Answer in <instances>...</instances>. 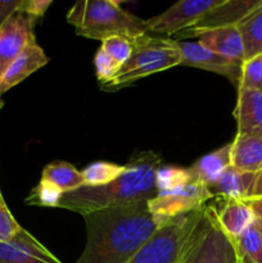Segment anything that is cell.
I'll return each mask as SVG.
<instances>
[{
  "mask_svg": "<svg viewBox=\"0 0 262 263\" xmlns=\"http://www.w3.org/2000/svg\"><path fill=\"white\" fill-rule=\"evenodd\" d=\"M231 143L225 144L221 148L200 157L192 167H189L190 177L193 182H198L204 186L211 187L221 175L231 166Z\"/></svg>",
  "mask_w": 262,
  "mask_h": 263,
  "instance_id": "obj_16",
  "label": "cell"
},
{
  "mask_svg": "<svg viewBox=\"0 0 262 263\" xmlns=\"http://www.w3.org/2000/svg\"><path fill=\"white\" fill-rule=\"evenodd\" d=\"M38 21L17 10L0 27V77L23 49L36 40L33 28Z\"/></svg>",
  "mask_w": 262,
  "mask_h": 263,
  "instance_id": "obj_10",
  "label": "cell"
},
{
  "mask_svg": "<svg viewBox=\"0 0 262 263\" xmlns=\"http://www.w3.org/2000/svg\"><path fill=\"white\" fill-rule=\"evenodd\" d=\"M161 166L162 158L154 152L136 154L126 163V171L115 181L66 193L58 208L86 216L108 208L148 202L158 194L156 174Z\"/></svg>",
  "mask_w": 262,
  "mask_h": 263,
  "instance_id": "obj_2",
  "label": "cell"
},
{
  "mask_svg": "<svg viewBox=\"0 0 262 263\" xmlns=\"http://www.w3.org/2000/svg\"><path fill=\"white\" fill-rule=\"evenodd\" d=\"M222 0H181L162 12L161 14L145 20L149 33L174 35L185 31L198 22L203 15Z\"/></svg>",
  "mask_w": 262,
  "mask_h": 263,
  "instance_id": "obj_8",
  "label": "cell"
},
{
  "mask_svg": "<svg viewBox=\"0 0 262 263\" xmlns=\"http://www.w3.org/2000/svg\"><path fill=\"white\" fill-rule=\"evenodd\" d=\"M21 2L22 0H0V27L10 15L20 9Z\"/></svg>",
  "mask_w": 262,
  "mask_h": 263,
  "instance_id": "obj_31",
  "label": "cell"
},
{
  "mask_svg": "<svg viewBox=\"0 0 262 263\" xmlns=\"http://www.w3.org/2000/svg\"><path fill=\"white\" fill-rule=\"evenodd\" d=\"M194 37H198V43L203 48L217 53L220 55L244 62V48L238 26L215 28L199 32Z\"/></svg>",
  "mask_w": 262,
  "mask_h": 263,
  "instance_id": "obj_15",
  "label": "cell"
},
{
  "mask_svg": "<svg viewBox=\"0 0 262 263\" xmlns=\"http://www.w3.org/2000/svg\"><path fill=\"white\" fill-rule=\"evenodd\" d=\"M86 244L74 263H127L162 228L148 202L108 208L84 216Z\"/></svg>",
  "mask_w": 262,
  "mask_h": 263,
  "instance_id": "obj_1",
  "label": "cell"
},
{
  "mask_svg": "<svg viewBox=\"0 0 262 263\" xmlns=\"http://www.w3.org/2000/svg\"><path fill=\"white\" fill-rule=\"evenodd\" d=\"M48 62L49 58L46 57L45 51L36 43V40L28 44L0 77V98L8 90L31 76L33 72L43 68Z\"/></svg>",
  "mask_w": 262,
  "mask_h": 263,
  "instance_id": "obj_13",
  "label": "cell"
},
{
  "mask_svg": "<svg viewBox=\"0 0 262 263\" xmlns=\"http://www.w3.org/2000/svg\"><path fill=\"white\" fill-rule=\"evenodd\" d=\"M257 225H258L259 230H261V233H262V220H258V218H257Z\"/></svg>",
  "mask_w": 262,
  "mask_h": 263,
  "instance_id": "obj_34",
  "label": "cell"
},
{
  "mask_svg": "<svg viewBox=\"0 0 262 263\" xmlns=\"http://www.w3.org/2000/svg\"><path fill=\"white\" fill-rule=\"evenodd\" d=\"M236 263H240V262H236Z\"/></svg>",
  "mask_w": 262,
  "mask_h": 263,
  "instance_id": "obj_36",
  "label": "cell"
},
{
  "mask_svg": "<svg viewBox=\"0 0 262 263\" xmlns=\"http://www.w3.org/2000/svg\"><path fill=\"white\" fill-rule=\"evenodd\" d=\"M126 171V164L98 161L90 163L82 172L86 186H102L115 181Z\"/></svg>",
  "mask_w": 262,
  "mask_h": 263,
  "instance_id": "obj_23",
  "label": "cell"
},
{
  "mask_svg": "<svg viewBox=\"0 0 262 263\" xmlns=\"http://www.w3.org/2000/svg\"><path fill=\"white\" fill-rule=\"evenodd\" d=\"M176 44L181 54V66L194 67L220 74L226 77L236 90L239 89L243 62L213 53L203 48L198 41L176 40Z\"/></svg>",
  "mask_w": 262,
  "mask_h": 263,
  "instance_id": "obj_9",
  "label": "cell"
},
{
  "mask_svg": "<svg viewBox=\"0 0 262 263\" xmlns=\"http://www.w3.org/2000/svg\"><path fill=\"white\" fill-rule=\"evenodd\" d=\"M94 66H95V73H97L98 80L102 82L103 85L108 84L112 79H115L116 74L120 71L121 66L116 63L103 49L99 48L97 51L94 58Z\"/></svg>",
  "mask_w": 262,
  "mask_h": 263,
  "instance_id": "obj_28",
  "label": "cell"
},
{
  "mask_svg": "<svg viewBox=\"0 0 262 263\" xmlns=\"http://www.w3.org/2000/svg\"><path fill=\"white\" fill-rule=\"evenodd\" d=\"M244 48V61L262 54V5L238 25Z\"/></svg>",
  "mask_w": 262,
  "mask_h": 263,
  "instance_id": "obj_21",
  "label": "cell"
},
{
  "mask_svg": "<svg viewBox=\"0 0 262 263\" xmlns=\"http://www.w3.org/2000/svg\"><path fill=\"white\" fill-rule=\"evenodd\" d=\"M192 182L190 172L188 168L176 166H166L162 164L156 174V186L158 193L169 192Z\"/></svg>",
  "mask_w": 262,
  "mask_h": 263,
  "instance_id": "obj_24",
  "label": "cell"
},
{
  "mask_svg": "<svg viewBox=\"0 0 262 263\" xmlns=\"http://www.w3.org/2000/svg\"><path fill=\"white\" fill-rule=\"evenodd\" d=\"M0 263H62L28 231L21 229L9 241L0 243Z\"/></svg>",
  "mask_w": 262,
  "mask_h": 263,
  "instance_id": "obj_12",
  "label": "cell"
},
{
  "mask_svg": "<svg viewBox=\"0 0 262 263\" xmlns=\"http://www.w3.org/2000/svg\"><path fill=\"white\" fill-rule=\"evenodd\" d=\"M67 21L79 36L105 40L112 36H123L135 40L146 35L145 20L127 12L115 0H82L68 10Z\"/></svg>",
  "mask_w": 262,
  "mask_h": 263,
  "instance_id": "obj_3",
  "label": "cell"
},
{
  "mask_svg": "<svg viewBox=\"0 0 262 263\" xmlns=\"http://www.w3.org/2000/svg\"><path fill=\"white\" fill-rule=\"evenodd\" d=\"M262 5V0H222L217 7L205 13L195 25L180 32L182 39L221 27L238 26L247 15Z\"/></svg>",
  "mask_w": 262,
  "mask_h": 263,
  "instance_id": "obj_11",
  "label": "cell"
},
{
  "mask_svg": "<svg viewBox=\"0 0 262 263\" xmlns=\"http://www.w3.org/2000/svg\"><path fill=\"white\" fill-rule=\"evenodd\" d=\"M256 174H248L229 166L220 179L210 189L213 197L218 195L225 200H248L253 189Z\"/></svg>",
  "mask_w": 262,
  "mask_h": 263,
  "instance_id": "obj_17",
  "label": "cell"
},
{
  "mask_svg": "<svg viewBox=\"0 0 262 263\" xmlns=\"http://www.w3.org/2000/svg\"><path fill=\"white\" fill-rule=\"evenodd\" d=\"M212 198L207 186L192 181L176 189L158 193L148 200V210L162 225H166L172 218L200 210Z\"/></svg>",
  "mask_w": 262,
  "mask_h": 263,
  "instance_id": "obj_7",
  "label": "cell"
},
{
  "mask_svg": "<svg viewBox=\"0 0 262 263\" xmlns=\"http://www.w3.org/2000/svg\"><path fill=\"white\" fill-rule=\"evenodd\" d=\"M40 180L53 185L63 194L86 186L82 172L77 171L71 163L63 161L49 163L44 168Z\"/></svg>",
  "mask_w": 262,
  "mask_h": 263,
  "instance_id": "obj_20",
  "label": "cell"
},
{
  "mask_svg": "<svg viewBox=\"0 0 262 263\" xmlns=\"http://www.w3.org/2000/svg\"><path fill=\"white\" fill-rule=\"evenodd\" d=\"M3 105H4V102H3V99H2V98H0V109H2V108H3Z\"/></svg>",
  "mask_w": 262,
  "mask_h": 263,
  "instance_id": "obj_35",
  "label": "cell"
},
{
  "mask_svg": "<svg viewBox=\"0 0 262 263\" xmlns=\"http://www.w3.org/2000/svg\"><path fill=\"white\" fill-rule=\"evenodd\" d=\"M239 89H252L262 91V54L243 62Z\"/></svg>",
  "mask_w": 262,
  "mask_h": 263,
  "instance_id": "obj_26",
  "label": "cell"
},
{
  "mask_svg": "<svg viewBox=\"0 0 262 263\" xmlns=\"http://www.w3.org/2000/svg\"><path fill=\"white\" fill-rule=\"evenodd\" d=\"M100 49H103L116 63L122 67L133 53V43L123 36H112L102 41Z\"/></svg>",
  "mask_w": 262,
  "mask_h": 263,
  "instance_id": "obj_27",
  "label": "cell"
},
{
  "mask_svg": "<svg viewBox=\"0 0 262 263\" xmlns=\"http://www.w3.org/2000/svg\"><path fill=\"white\" fill-rule=\"evenodd\" d=\"M217 220L223 233L235 240L257 218L251 205L244 200H225L222 210L217 211Z\"/></svg>",
  "mask_w": 262,
  "mask_h": 263,
  "instance_id": "obj_19",
  "label": "cell"
},
{
  "mask_svg": "<svg viewBox=\"0 0 262 263\" xmlns=\"http://www.w3.org/2000/svg\"><path fill=\"white\" fill-rule=\"evenodd\" d=\"M231 166L248 174H258L262 170V138L239 135L231 143Z\"/></svg>",
  "mask_w": 262,
  "mask_h": 263,
  "instance_id": "obj_18",
  "label": "cell"
},
{
  "mask_svg": "<svg viewBox=\"0 0 262 263\" xmlns=\"http://www.w3.org/2000/svg\"><path fill=\"white\" fill-rule=\"evenodd\" d=\"M133 53L120 68L115 79L103 85L105 89L128 86L146 76L166 71L181 63V54L176 40L143 35L131 41Z\"/></svg>",
  "mask_w": 262,
  "mask_h": 263,
  "instance_id": "obj_4",
  "label": "cell"
},
{
  "mask_svg": "<svg viewBox=\"0 0 262 263\" xmlns=\"http://www.w3.org/2000/svg\"><path fill=\"white\" fill-rule=\"evenodd\" d=\"M252 199H262V170L256 174V180H254L253 189H252L251 198L248 200Z\"/></svg>",
  "mask_w": 262,
  "mask_h": 263,
  "instance_id": "obj_32",
  "label": "cell"
},
{
  "mask_svg": "<svg viewBox=\"0 0 262 263\" xmlns=\"http://www.w3.org/2000/svg\"><path fill=\"white\" fill-rule=\"evenodd\" d=\"M249 205L253 210L256 218L262 220V199H252V200H246Z\"/></svg>",
  "mask_w": 262,
  "mask_h": 263,
  "instance_id": "obj_33",
  "label": "cell"
},
{
  "mask_svg": "<svg viewBox=\"0 0 262 263\" xmlns=\"http://www.w3.org/2000/svg\"><path fill=\"white\" fill-rule=\"evenodd\" d=\"M51 4H53L51 0H22L18 10L40 20Z\"/></svg>",
  "mask_w": 262,
  "mask_h": 263,
  "instance_id": "obj_30",
  "label": "cell"
},
{
  "mask_svg": "<svg viewBox=\"0 0 262 263\" xmlns=\"http://www.w3.org/2000/svg\"><path fill=\"white\" fill-rule=\"evenodd\" d=\"M62 197H63V193L59 192L53 185L40 180L39 184L31 190L26 203L28 205H35V207L58 208Z\"/></svg>",
  "mask_w": 262,
  "mask_h": 263,
  "instance_id": "obj_25",
  "label": "cell"
},
{
  "mask_svg": "<svg viewBox=\"0 0 262 263\" xmlns=\"http://www.w3.org/2000/svg\"><path fill=\"white\" fill-rule=\"evenodd\" d=\"M234 241L223 233L217 210L204 205L197 226L182 247L176 263H236Z\"/></svg>",
  "mask_w": 262,
  "mask_h": 263,
  "instance_id": "obj_5",
  "label": "cell"
},
{
  "mask_svg": "<svg viewBox=\"0 0 262 263\" xmlns=\"http://www.w3.org/2000/svg\"><path fill=\"white\" fill-rule=\"evenodd\" d=\"M234 241L238 262L262 263V233L256 222Z\"/></svg>",
  "mask_w": 262,
  "mask_h": 263,
  "instance_id": "obj_22",
  "label": "cell"
},
{
  "mask_svg": "<svg viewBox=\"0 0 262 263\" xmlns=\"http://www.w3.org/2000/svg\"><path fill=\"white\" fill-rule=\"evenodd\" d=\"M233 116L238 123L236 134L262 138V91L239 89Z\"/></svg>",
  "mask_w": 262,
  "mask_h": 263,
  "instance_id": "obj_14",
  "label": "cell"
},
{
  "mask_svg": "<svg viewBox=\"0 0 262 263\" xmlns=\"http://www.w3.org/2000/svg\"><path fill=\"white\" fill-rule=\"evenodd\" d=\"M21 229H22V226L13 217L12 212L5 204V200L3 198L2 192H0V243L9 241L10 239L17 235Z\"/></svg>",
  "mask_w": 262,
  "mask_h": 263,
  "instance_id": "obj_29",
  "label": "cell"
},
{
  "mask_svg": "<svg viewBox=\"0 0 262 263\" xmlns=\"http://www.w3.org/2000/svg\"><path fill=\"white\" fill-rule=\"evenodd\" d=\"M203 208L169 221L127 263H176L182 247L202 216Z\"/></svg>",
  "mask_w": 262,
  "mask_h": 263,
  "instance_id": "obj_6",
  "label": "cell"
}]
</instances>
